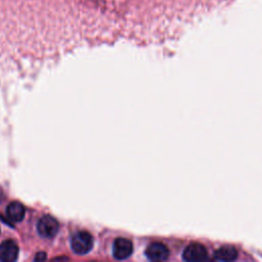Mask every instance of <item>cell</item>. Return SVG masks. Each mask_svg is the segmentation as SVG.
Here are the masks:
<instances>
[{
	"label": "cell",
	"instance_id": "ba28073f",
	"mask_svg": "<svg viewBox=\"0 0 262 262\" xmlns=\"http://www.w3.org/2000/svg\"><path fill=\"white\" fill-rule=\"evenodd\" d=\"M25 214H26V210H25L24 205L20 202H12L7 206L6 215L12 222H21L25 218Z\"/></svg>",
	"mask_w": 262,
	"mask_h": 262
},
{
	"label": "cell",
	"instance_id": "3957f363",
	"mask_svg": "<svg viewBox=\"0 0 262 262\" xmlns=\"http://www.w3.org/2000/svg\"><path fill=\"white\" fill-rule=\"evenodd\" d=\"M37 230L41 236L46 239H52L57 235L59 230V224L56 218L51 215L41 217L37 223Z\"/></svg>",
	"mask_w": 262,
	"mask_h": 262
},
{
	"label": "cell",
	"instance_id": "8992f818",
	"mask_svg": "<svg viewBox=\"0 0 262 262\" xmlns=\"http://www.w3.org/2000/svg\"><path fill=\"white\" fill-rule=\"evenodd\" d=\"M19 257V247L11 240L0 244V260L3 262H14Z\"/></svg>",
	"mask_w": 262,
	"mask_h": 262
},
{
	"label": "cell",
	"instance_id": "52a82bcc",
	"mask_svg": "<svg viewBox=\"0 0 262 262\" xmlns=\"http://www.w3.org/2000/svg\"><path fill=\"white\" fill-rule=\"evenodd\" d=\"M146 255L151 261H164L169 257V250L164 244L153 243L146 248Z\"/></svg>",
	"mask_w": 262,
	"mask_h": 262
},
{
	"label": "cell",
	"instance_id": "6da1fadb",
	"mask_svg": "<svg viewBox=\"0 0 262 262\" xmlns=\"http://www.w3.org/2000/svg\"><path fill=\"white\" fill-rule=\"evenodd\" d=\"M169 5L167 0H0V37L51 46L140 38Z\"/></svg>",
	"mask_w": 262,
	"mask_h": 262
},
{
	"label": "cell",
	"instance_id": "7a4b0ae2",
	"mask_svg": "<svg viewBox=\"0 0 262 262\" xmlns=\"http://www.w3.org/2000/svg\"><path fill=\"white\" fill-rule=\"evenodd\" d=\"M71 246L73 251L76 254L85 255L89 253L93 247L92 235L87 232H79L75 233L72 236Z\"/></svg>",
	"mask_w": 262,
	"mask_h": 262
},
{
	"label": "cell",
	"instance_id": "277c9868",
	"mask_svg": "<svg viewBox=\"0 0 262 262\" xmlns=\"http://www.w3.org/2000/svg\"><path fill=\"white\" fill-rule=\"evenodd\" d=\"M182 257L185 261L190 262L204 261L208 258V251L203 245L194 243L184 249Z\"/></svg>",
	"mask_w": 262,
	"mask_h": 262
},
{
	"label": "cell",
	"instance_id": "9c48e42d",
	"mask_svg": "<svg viewBox=\"0 0 262 262\" xmlns=\"http://www.w3.org/2000/svg\"><path fill=\"white\" fill-rule=\"evenodd\" d=\"M236 257H238V251L232 246L220 247L214 254V258L218 261H233Z\"/></svg>",
	"mask_w": 262,
	"mask_h": 262
},
{
	"label": "cell",
	"instance_id": "30bf717a",
	"mask_svg": "<svg viewBox=\"0 0 262 262\" xmlns=\"http://www.w3.org/2000/svg\"><path fill=\"white\" fill-rule=\"evenodd\" d=\"M46 258H47L46 254L43 253V252H40V253H38V254L36 255V257L34 258V260H35V261H43V260H45Z\"/></svg>",
	"mask_w": 262,
	"mask_h": 262
},
{
	"label": "cell",
	"instance_id": "5b68a950",
	"mask_svg": "<svg viewBox=\"0 0 262 262\" xmlns=\"http://www.w3.org/2000/svg\"><path fill=\"white\" fill-rule=\"evenodd\" d=\"M133 252V245L131 241L125 238H119L114 242L113 255L118 260L127 259Z\"/></svg>",
	"mask_w": 262,
	"mask_h": 262
}]
</instances>
